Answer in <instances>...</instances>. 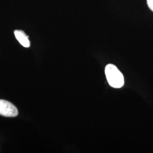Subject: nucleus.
Instances as JSON below:
<instances>
[{
    "instance_id": "1",
    "label": "nucleus",
    "mask_w": 153,
    "mask_h": 153,
    "mask_svg": "<svg viewBox=\"0 0 153 153\" xmlns=\"http://www.w3.org/2000/svg\"><path fill=\"white\" fill-rule=\"evenodd\" d=\"M105 74L109 85L112 88H121L124 85V78L123 74L113 64H108L105 69Z\"/></svg>"
},
{
    "instance_id": "2",
    "label": "nucleus",
    "mask_w": 153,
    "mask_h": 153,
    "mask_svg": "<svg viewBox=\"0 0 153 153\" xmlns=\"http://www.w3.org/2000/svg\"><path fill=\"white\" fill-rule=\"evenodd\" d=\"M18 115V111L16 107L10 102L0 99V115L13 117Z\"/></svg>"
},
{
    "instance_id": "3",
    "label": "nucleus",
    "mask_w": 153,
    "mask_h": 153,
    "mask_svg": "<svg viewBox=\"0 0 153 153\" xmlns=\"http://www.w3.org/2000/svg\"><path fill=\"white\" fill-rule=\"evenodd\" d=\"M14 35L17 40L23 47L28 48L30 46V42L27 36L24 31L22 30H15Z\"/></svg>"
},
{
    "instance_id": "4",
    "label": "nucleus",
    "mask_w": 153,
    "mask_h": 153,
    "mask_svg": "<svg viewBox=\"0 0 153 153\" xmlns=\"http://www.w3.org/2000/svg\"><path fill=\"white\" fill-rule=\"evenodd\" d=\"M147 3L149 9L153 11V0H147Z\"/></svg>"
}]
</instances>
